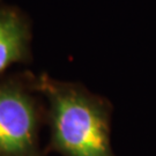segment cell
Segmentation results:
<instances>
[{
	"label": "cell",
	"instance_id": "cell-1",
	"mask_svg": "<svg viewBox=\"0 0 156 156\" xmlns=\"http://www.w3.org/2000/svg\"><path fill=\"white\" fill-rule=\"evenodd\" d=\"M35 83L46 103L48 153L60 156H116L111 146V104L83 84L42 72Z\"/></svg>",
	"mask_w": 156,
	"mask_h": 156
},
{
	"label": "cell",
	"instance_id": "cell-2",
	"mask_svg": "<svg viewBox=\"0 0 156 156\" xmlns=\"http://www.w3.org/2000/svg\"><path fill=\"white\" fill-rule=\"evenodd\" d=\"M46 103L35 73L21 71L0 76V156H49L42 147Z\"/></svg>",
	"mask_w": 156,
	"mask_h": 156
},
{
	"label": "cell",
	"instance_id": "cell-3",
	"mask_svg": "<svg viewBox=\"0 0 156 156\" xmlns=\"http://www.w3.org/2000/svg\"><path fill=\"white\" fill-rule=\"evenodd\" d=\"M33 23L20 7L0 0V76L16 64L33 62Z\"/></svg>",
	"mask_w": 156,
	"mask_h": 156
}]
</instances>
